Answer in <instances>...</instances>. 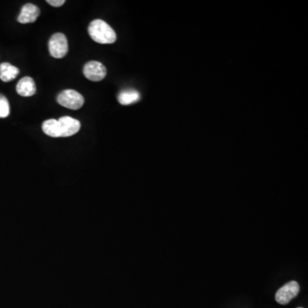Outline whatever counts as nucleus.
Instances as JSON below:
<instances>
[{
    "label": "nucleus",
    "instance_id": "1",
    "mask_svg": "<svg viewBox=\"0 0 308 308\" xmlns=\"http://www.w3.org/2000/svg\"><path fill=\"white\" fill-rule=\"evenodd\" d=\"M89 33L90 37L99 44H112L117 40V34L115 31L102 20L93 21L89 24Z\"/></svg>",
    "mask_w": 308,
    "mask_h": 308
},
{
    "label": "nucleus",
    "instance_id": "2",
    "mask_svg": "<svg viewBox=\"0 0 308 308\" xmlns=\"http://www.w3.org/2000/svg\"><path fill=\"white\" fill-rule=\"evenodd\" d=\"M58 102L64 107L71 110H78L84 105V98L75 90H64L58 96Z\"/></svg>",
    "mask_w": 308,
    "mask_h": 308
},
{
    "label": "nucleus",
    "instance_id": "3",
    "mask_svg": "<svg viewBox=\"0 0 308 308\" xmlns=\"http://www.w3.org/2000/svg\"><path fill=\"white\" fill-rule=\"evenodd\" d=\"M69 50L68 40L64 33H57L53 34L49 40V52L55 59H62L66 55Z\"/></svg>",
    "mask_w": 308,
    "mask_h": 308
},
{
    "label": "nucleus",
    "instance_id": "4",
    "mask_svg": "<svg viewBox=\"0 0 308 308\" xmlns=\"http://www.w3.org/2000/svg\"><path fill=\"white\" fill-rule=\"evenodd\" d=\"M299 292H300L299 283L295 281H291L278 289L276 293L275 299L277 302L281 305H286L297 296Z\"/></svg>",
    "mask_w": 308,
    "mask_h": 308
},
{
    "label": "nucleus",
    "instance_id": "5",
    "mask_svg": "<svg viewBox=\"0 0 308 308\" xmlns=\"http://www.w3.org/2000/svg\"><path fill=\"white\" fill-rule=\"evenodd\" d=\"M83 74L86 79L90 81H102L106 75V68L100 62L91 61L85 64Z\"/></svg>",
    "mask_w": 308,
    "mask_h": 308
},
{
    "label": "nucleus",
    "instance_id": "6",
    "mask_svg": "<svg viewBox=\"0 0 308 308\" xmlns=\"http://www.w3.org/2000/svg\"><path fill=\"white\" fill-rule=\"evenodd\" d=\"M61 137H69L77 134L81 128V122L70 117H63L58 120Z\"/></svg>",
    "mask_w": 308,
    "mask_h": 308
},
{
    "label": "nucleus",
    "instance_id": "7",
    "mask_svg": "<svg viewBox=\"0 0 308 308\" xmlns=\"http://www.w3.org/2000/svg\"><path fill=\"white\" fill-rule=\"evenodd\" d=\"M39 14L40 11L38 6H34L33 4H26L21 10L17 21L22 24L33 23L36 21Z\"/></svg>",
    "mask_w": 308,
    "mask_h": 308
},
{
    "label": "nucleus",
    "instance_id": "8",
    "mask_svg": "<svg viewBox=\"0 0 308 308\" xmlns=\"http://www.w3.org/2000/svg\"><path fill=\"white\" fill-rule=\"evenodd\" d=\"M17 92L22 97H30L36 93V86L33 79L28 76L21 79L17 85Z\"/></svg>",
    "mask_w": 308,
    "mask_h": 308
},
{
    "label": "nucleus",
    "instance_id": "9",
    "mask_svg": "<svg viewBox=\"0 0 308 308\" xmlns=\"http://www.w3.org/2000/svg\"><path fill=\"white\" fill-rule=\"evenodd\" d=\"M19 74L18 68L9 64V63H3L0 64V80L9 82L16 79Z\"/></svg>",
    "mask_w": 308,
    "mask_h": 308
},
{
    "label": "nucleus",
    "instance_id": "10",
    "mask_svg": "<svg viewBox=\"0 0 308 308\" xmlns=\"http://www.w3.org/2000/svg\"><path fill=\"white\" fill-rule=\"evenodd\" d=\"M42 130L51 137H61L59 121L56 119L46 120L42 124Z\"/></svg>",
    "mask_w": 308,
    "mask_h": 308
},
{
    "label": "nucleus",
    "instance_id": "11",
    "mask_svg": "<svg viewBox=\"0 0 308 308\" xmlns=\"http://www.w3.org/2000/svg\"><path fill=\"white\" fill-rule=\"evenodd\" d=\"M141 95L136 90H125L118 95V101L122 106H128L139 101Z\"/></svg>",
    "mask_w": 308,
    "mask_h": 308
},
{
    "label": "nucleus",
    "instance_id": "12",
    "mask_svg": "<svg viewBox=\"0 0 308 308\" xmlns=\"http://www.w3.org/2000/svg\"><path fill=\"white\" fill-rule=\"evenodd\" d=\"M10 114V105L5 95L0 94V118L7 117Z\"/></svg>",
    "mask_w": 308,
    "mask_h": 308
},
{
    "label": "nucleus",
    "instance_id": "13",
    "mask_svg": "<svg viewBox=\"0 0 308 308\" xmlns=\"http://www.w3.org/2000/svg\"><path fill=\"white\" fill-rule=\"evenodd\" d=\"M47 2L50 6H54V7H60V6H64V4L65 3L64 0H48Z\"/></svg>",
    "mask_w": 308,
    "mask_h": 308
},
{
    "label": "nucleus",
    "instance_id": "14",
    "mask_svg": "<svg viewBox=\"0 0 308 308\" xmlns=\"http://www.w3.org/2000/svg\"><path fill=\"white\" fill-rule=\"evenodd\" d=\"M298 308H302V307H298Z\"/></svg>",
    "mask_w": 308,
    "mask_h": 308
}]
</instances>
